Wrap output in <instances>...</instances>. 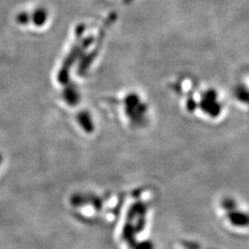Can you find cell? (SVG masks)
I'll return each instance as SVG.
<instances>
[]
</instances>
